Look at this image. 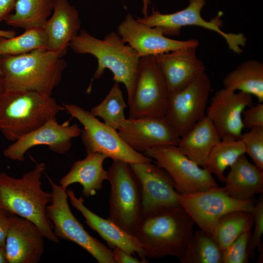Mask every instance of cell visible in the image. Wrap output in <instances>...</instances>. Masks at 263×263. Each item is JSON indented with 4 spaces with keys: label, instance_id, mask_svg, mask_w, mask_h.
Segmentation results:
<instances>
[{
    "label": "cell",
    "instance_id": "6da1fadb",
    "mask_svg": "<svg viewBox=\"0 0 263 263\" xmlns=\"http://www.w3.org/2000/svg\"><path fill=\"white\" fill-rule=\"evenodd\" d=\"M45 169L43 163L19 178L0 172V208L25 218L35 224L44 238L59 243L53 232V224L46 215V208L51 202V192L43 190L41 177Z\"/></svg>",
    "mask_w": 263,
    "mask_h": 263
},
{
    "label": "cell",
    "instance_id": "7a4b0ae2",
    "mask_svg": "<svg viewBox=\"0 0 263 263\" xmlns=\"http://www.w3.org/2000/svg\"><path fill=\"white\" fill-rule=\"evenodd\" d=\"M195 223L181 207L142 219L133 235L147 258L172 256L180 260L193 233Z\"/></svg>",
    "mask_w": 263,
    "mask_h": 263
},
{
    "label": "cell",
    "instance_id": "3957f363",
    "mask_svg": "<svg viewBox=\"0 0 263 263\" xmlns=\"http://www.w3.org/2000/svg\"><path fill=\"white\" fill-rule=\"evenodd\" d=\"M63 56L46 48L0 57L6 90H32L52 95L67 66Z\"/></svg>",
    "mask_w": 263,
    "mask_h": 263
},
{
    "label": "cell",
    "instance_id": "277c9868",
    "mask_svg": "<svg viewBox=\"0 0 263 263\" xmlns=\"http://www.w3.org/2000/svg\"><path fill=\"white\" fill-rule=\"evenodd\" d=\"M69 46L75 53L91 54L96 58L97 67L94 78H100L104 71L109 69L113 74V80L125 85L130 104L141 57L117 32H111L100 39L85 30H80Z\"/></svg>",
    "mask_w": 263,
    "mask_h": 263
},
{
    "label": "cell",
    "instance_id": "5b68a950",
    "mask_svg": "<svg viewBox=\"0 0 263 263\" xmlns=\"http://www.w3.org/2000/svg\"><path fill=\"white\" fill-rule=\"evenodd\" d=\"M64 109L52 95L32 90H6L0 101V131L15 141L49 120L56 119Z\"/></svg>",
    "mask_w": 263,
    "mask_h": 263
},
{
    "label": "cell",
    "instance_id": "8992f818",
    "mask_svg": "<svg viewBox=\"0 0 263 263\" xmlns=\"http://www.w3.org/2000/svg\"><path fill=\"white\" fill-rule=\"evenodd\" d=\"M107 180L111 186L108 218L133 235L142 220V203L139 184L130 164L113 160Z\"/></svg>",
    "mask_w": 263,
    "mask_h": 263
},
{
    "label": "cell",
    "instance_id": "52a82bcc",
    "mask_svg": "<svg viewBox=\"0 0 263 263\" xmlns=\"http://www.w3.org/2000/svg\"><path fill=\"white\" fill-rule=\"evenodd\" d=\"M62 106L72 118L83 126L80 136L87 154L100 153L113 160L130 164L152 162L151 158L130 147L117 130L100 121L90 112L76 104L64 103Z\"/></svg>",
    "mask_w": 263,
    "mask_h": 263
},
{
    "label": "cell",
    "instance_id": "ba28073f",
    "mask_svg": "<svg viewBox=\"0 0 263 263\" xmlns=\"http://www.w3.org/2000/svg\"><path fill=\"white\" fill-rule=\"evenodd\" d=\"M51 187V204L46 215L53 224V232L59 239L73 242L87 251L99 263H115L112 249L92 236L72 212L66 189L46 176Z\"/></svg>",
    "mask_w": 263,
    "mask_h": 263
},
{
    "label": "cell",
    "instance_id": "9c48e42d",
    "mask_svg": "<svg viewBox=\"0 0 263 263\" xmlns=\"http://www.w3.org/2000/svg\"><path fill=\"white\" fill-rule=\"evenodd\" d=\"M188 1L187 7L176 12L162 14L153 9L150 15L136 19L148 26L159 28L168 37L179 36L181 29L185 26L201 27L221 36L229 49L234 53L238 54L242 53V47L245 46L246 38L243 33H226L221 29L222 23L220 17L222 13H219L210 20L207 21L201 14L206 3V0H188Z\"/></svg>",
    "mask_w": 263,
    "mask_h": 263
},
{
    "label": "cell",
    "instance_id": "30bf717a",
    "mask_svg": "<svg viewBox=\"0 0 263 263\" xmlns=\"http://www.w3.org/2000/svg\"><path fill=\"white\" fill-rule=\"evenodd\" d=\"M169 93L154 56L140 59L129 118L165 116Z\"/></svg>",
    "mask_w": 263,
    "mask_h": 263
},
{
    "label": "cell",
    "instance_id": "8fae6325",
    "mask_svg": "<svg viewBox=\"0 0 263 263\" xmlns=\"http://www.w3.org/2000/svg\"><path fill=\"white\" fill-rule=\"evenodd\" d=\"M176 197L195 224L211 236L215 225L223 215L237 210L252 212L255 205L252 200L244 201L232 198L223 187L219 186L190 193L176 191Z\"/></svg>",
    "mask_w": 263,
    "mask_h": 263
},
{
    "label": "cell",
    "instance_id": "7c38bea8",
    "mask_svg": "<svg viewBox=\"0 0 263 263\" xmlns=\"http://www.w3.org/2000/svg\"><path fill=\"white\" fill-rule=\"evenodd\" d=\"M143 154L155 160L156 164L167 171L179 193H193L219 186L206 168L191 160L176 146L153 148Z\"/></svg>",
    "mask_w": 263,
    "mask_h": 263
},
{
    "label": "cell",
    "instance_id": "4fadbf2b",
    "mask_svg": "<svg viewBox=\"0 0 263 263\" xmlns=\"http://www.w3.org/2000/svg\"><path fill=\"white\" fill-rule=\"evenodd\" d=\"M211 88V80L205 72L169 94L165 117L180 137L206 116Z\"/></svg>",
    "mask_w": 263,
    "mask_h": 263
},
{
    "label": "cell",
    "instance_id": "5bb4252c",
    "mask_svg": "<svg viewBox=\"0 0 263 263\" xmlns=\"http://www.w3.org/2000/svg\"><path fill=\"white\" fill-rule=\"evenodd\" d=\"M130 165L140 188L142 219L166 209L181 207L173 181L162 167L152 162Z\"/></svg>",
    "mask_w": 263,
    "mask_h": 263
},
{
    "label": "cell",
    "instance_id": "9a60e30c",
    "mask_svg": "<svg viewBox=\"0 0 263 263\" xmlns=\"http://www.w3.org/2000/svg\"><path fill=\"white\" fill-rule=\"evenodd\" d=\"M81 131L77 124L70 125V120L60 124L56 119H52L14 141L3 151V155L12 160L23 161L26 152L39 145L47 146L50 150L64 154L69 151L72 140L79 136Z\"/></svg>",
    "mask_w": 263,
    "mask_h": 263
},
{
    "label": "cell",
    "instance_id": "2e32d148",
    "mask_svg": "<svg viewBox=\"0 0 263 263\" xmlns=\"http://www.w3.org/2000/svg\"><path fill=\"white\" fill-rule=\"evenodd\" d=\"M117 31L124 42L135 50L141 57L155 56L187 47H198L199 44L195 39L178 40L168 37L159 28L148 26L130 14L118 25Z\"/></svg>",
    "mask_w": 263,
    "mask_h": 263
},
{
    "label": "cell",
    "instance_id": "e0dca14e",
    "mask_svg": "<svg viewBox=\"0 0 263 263\" xmlns=\"http://www.w3.org/2000/svg\"><path fill=\"white\" fill-rule=\"evenodd\" d=\"M252 105L251 95L224 88L216 92L212 97L206 115L212 121L221 139H239L244 128L243 112Z\"/></svg>",
    "mask_w": 263,
    "mask_h": 263
},
{
    "label": "cell",
    "instance_id": "ac0fdd59",
    "mask_svg": "<svg viewBox=\"0 0 263 263\" xmlns=\"http://www.w3.org/2000/svg\"><path fill=\"white\" fill-rule=\"evenodd\" d=\"M117 131L130 147L140 153L158 147L177 146L180 139L165 116L129 118Z\"/></svg>",
    "mask_w": 263,
    "mask_h": 263
},
{
    "label": "cell",
    "instance_id": "d6986e66",
    "mask_svg": "<svg viewBox=\"0 0 263 263\" xmlns=\"http://www.w3.org/2000/svg\"><path fill=\"white\" fill-rule=\"evenodd\" d=\"M44 238L35 224L10 213L5 246L7 263H38L44 251Z\"/></svg>",
    "mask_w": 263,
    "mask_h": 263
},
{
    "label": "cell",
    "instance_id": "ffe728a7",
    "mask_svg": "<svg viewBox=\"0 0 263 263\" xmlns=\"http://www.w3.org/2000/svg\"><path fill=\"white\" fill-rule=\"evenodd\" d=\"M190 46L154 56L164 76L169 94L186 87L206 72L203 61Z\"/></svg>",
    "mask_w": 263,
    "mask_h": 263
},
{
    "label": "cell",
    "instance_id": "44dd1931",
    "mask_svg": "<svg viewBox=\"0 0 263 263\" xmlns=\"http://www.w3.org/2000/svg\"><path fill=\"white\" fill-rule=\"evenodd\" d=\"M71 205L81 212L85 223L95 231L112 248L116 247L135 255L137 254L143 263H148L140 244L135 237L127 232L109 218H102L93 212L84 204L82 197H77L73 190L66 189Z\"/></svg>",
    "mask_w": 263,
    "mask_h": 263
},
{
    "label": "cell",
    "instance_id": "7402d4cb",
    "mask_svg": "<svg viewBox=\"0 0 263 263\" xmlns=\"http://www.w3.org/2000/svg\"><path fill=\"white\" fill-rule=\"evenodd\" d=\"M81 21L77 9L67 0H55L51 17L43 27L48 41V49L66 53L71 41L78 34Z\"/></svg>",
    "mask_w": 263,
    "mask_h": 263
},
{
    "label": "cell",
    "instance_id": "603a6c76",
    "mask_svg": "<svg viewBox=\"0 0 263 263\" xmlns=\"http://www.w3.org/2000/svg\"><path fill=\"white\" fill-rule=\"evenodd\" d=\"M225 177L224 189L232 198L251 201L253 196L263 192V170L250 163L245 154L230 167Z\"/></svg>",
    "mask_w": 263,
    "mask_h": 263
},
{
    "label": "cell",
    "instance_id": "cb8c5ba5",
    "mask_svg": "<svg viewBox=\"0 0 263 263\" xmlns=\"http://www.w3.org/2000/svg\"><path fill=\"white\" fill-rule=\"evenodd\" d=\"M86 157L75 161L69 171L59 180V185L67 188L75 183L82 187V194L89 198L103 188L107 180V171L103 168L106 156L100 153L87 154Z\"/></svg>",
    "mask_w": 263,
    "mask_h": 263
},
{
    "label": "cell",
    "instance_id": "d4e9b609",
    "mask_svg": "<svg viewBox=\"0 0 263 263\" xmlns=\"http://www.w3.org/2000/svg\"><path fill=\"white\" fill-rule=\"evenodd\" d=\"M220 140L212 121L206 115L180 137L177 147L191 160L205 168L211 150Z\"/></svg>",
    "mask_w": 263,
    "mask_h": 263
},
{
    "label": "cell",
    "instance_id": "484cf974",
    "mask_svg": "<svg viewBox=\"0 0 263 263\" xmlns=\"http://www.w3.org/2000/svg\"><path fill=\"white\" fill-rule=\"evenodd\" d=\"M225 88L242 92L263 102V64L256 60L244 61L224 78Z\"/></svg>",
    "mask_w": 263,
    "mask_h": 263
},
{
    "label": "cell",
    "instance_id": "4316f807",
    "mask_svg": "<svg viewBox=\"0 0 263 263\" xmlns=\"http://www.w3.org/2000/svg\"><path fill=\"white\" fill-rule=\"evenodd\" d=\"M55 0H17L15 12L5 20L15 28H43L52 14Z\"/></svg>",
    "mask_w": 263,
    "mask_h": 263
},
{
    "label": "cell",
    "instance_id": "83f0119b",
    "mask_svg": "<svg viewBox=\"0 0 263 263\" xmlns=\"http://www.w3.org/2000/svg\"><path fill=\"white\" fill-rule=\"evenodd\" d=\"M244 154L245 149L241 139L231 137L222 138L211 150L205 168L219 180L224 183L225 170Z\"/></svg>",
    "mask_w": 263,
    "mask_h": 263
},
{
    "label": "cell",
    "instance_id": "f1b7e54d",
    "mask_svg": "<svg viewBox=\"0 0 263 263\" xmlns=\"http://www.w3.org/2000/svg\"><path fill=\"white\" fill-rule=\"evenodd\" d=\"M253 225L252 212L242 210L229 212L218 220L211 236L223 250L242 233L251 229Z\"/></svg>",
    "mask_w": 263,
    "mask_h": 263
},
{
    "label": "cell",
    "instance_id": "f546056e",
    "mask_svg": "<svg viewBox=\"0 0 263 263\" xmlns=\"http://www.w3.org/2000/svg\"><path fill=\"white\" fill-rule=\"evenodd\" d=\"M179 260L181 263H223V250L211 235L198 230Z\"/></svg>",
    "mask_w": 263,
    "mask_h": 263
},
{
    "label": "cell",
    "instance_id": "4dcf8cb0",
    "mask_svg": "<svg viewBox=\"0 0 263 263\" xmlns=\"http://www.w3.org/2000/svg\"><path fill=\"white\" fill-rule=\"evenodd\" d=\"M127 107L119 83L115 82L102 101L93 107L91 113L101 118L104 123L117 130L127 118L125 110Z\"/></svg>",
    "mask_w": 263,
    "mask_h": 263
},
{
    "label": "cell",
    "instance_id": "1f68e13d",
    "mask_svg": "<svg viewBox=\"0 0 263 263\" xmlns=\"http://www.w3.org/2000/svg\"><path fill=\"white\" fill-rule=\"evenodd\" d=\"M43 48H48L43 28H28L17 37L0 40V57L22 55Z\"/></svg>",
    "mask_w": 263,
    "mask_h": 263
},
{
    "label": "cell",
    "instance_id": "d6a6232c",
    "mask_svg": "<svg viewBox=\"0 0 263 263\" xmlns=\"http://www.w3.org/2000/svg\"><path fill=\"white\" fill-rule=\"evenodd\" d=\"M239 139L244 144L245 153L256 166L263 170V126L254 127L242 133Z\"/></svg>",
    "mask_w": 263,
    "mask_h": 263
},
{
    "label": "cell",
    "instance_id": "836d02e7",
    "mask_svg": "<svg viewBox=\"0 0 263 263\" xmlns=\"http://www.w3.org/2000/svg\"><path fill=\"white\" fill-rule=\"evenodd\" d=\"M251 229L242 233L232 243L223 250V263L248 262L247 247L251 236Z\"/></svg>",
    "mask_w": 263,
    "mask_h": 263
},
{
    "label": "cell",
    "instance_id": "e575fe53",
    "mask_svg": "<svg viewBox=\"0 0 263 263\" xmlns=\"http://www.w3.org/2000/svg\"><path fill=\"white\" fill-rule=\"evenodd\" d=\"M253 217L254 232L251 236L247 247L249 258H252L255 250L263 246L262 236L263 233V198L260 196L254 205L252 211Z\"/></svg>",
    "mask_w": 263,
    "mask_h": 263
},
{
    "label": "cell",
    "instance_id": "d590c367",
    "mask_svg": "<svg viewBox=\"0 0 263 263\" xmlns=\"http://www.w3.org/2000/svg\"><path fill=\"white\" fill-rule=\"evenodd\" d=\"M242 121L244 128L248 130L263 126V103L245 109L242 113Z\"/></svg>",
    "mask_w": 263,
    "mask_h": 263
},
{
    "label": "cell",
    "instance_id": "8d00e7d4",
    "mask_svg": "<svg viewBox=\"0 0 263 263\" xmlns=\"http://www.w3.org/2000/svg\"><path fill=\"white\" fill-rule=\"evenodd\" d=\"M112 252L115 263H143L140 259L118 247H113Z\"/></svg>",
    "mask_w": 263,
    "mask_h": 263
},
{
    "label": "cell",
    "instance_id": "74e56055",
    "mask_svg": "<svg viewBox=\"0 0 263 263\" xmlns=\"http://www.w3.org/2000/svg\"><path fill=\"white\" fill-rule=\"evenodd\" d=\"M10 226V213L0 208V247L5 249L6 236Z\"/></svg>",
    "mask_w": 263,
    "mask_h": 263
},
{
    "label": "cell",
    "instance_id": "f35d334b",
    "mask_svg": "<svg viewBox=\"0 0 263 263\" xmlns=\"http://www.w3.org/2000/svg\"><path fill=\"white\" fill-rule=\"evenodd\" d=\"M17 0H0V22L5 21L14 9Z\"/></svg>",
    "mask_w": 263,
    "mask_h": 263
},
{
    "label": "cell",
    "instance_id": "ab89813d",
    "mask_svg": "<svg viewBox=\"0 0 263 263\" xmlns=\"http://www.w3.org/2000/svg\"><path fill=\"white\" fill-rule=\"evenodd\" d=\"M16 36V32L14 30H0V40L2 38H10Z\"/></svg>",
    "mask_w": 263,
    "mask_h": 263
},
{
    "label": "cell",
    "instance_id": "60d3db41",
    "mask_svg": "<svg viewBox=\"0 0 263 263\" xmlns=\"http://www.w3.org/2000/svg\"><path fill=\"white\" fill-rule=\"evenodd\" d=\"M150 4V0H142V14L143 17L148 16L149 6Z\"/></svg>",
    "mask_w": 263,
    "mask_h": 263
},
{
    "label": "cell",
    "instance_id": "b9f144b4",
    "mask_svg": "<svg viewBox=\"0 0 263 263\" xmlns=\"http://www.w3.org/2000/svg\"><path fill=\"white\" fill-rule=\"evenodd\" d=\"M6 91V88L2 78L0 77V101Z\"/></svg>",
    "mask_w": 263,
    "mask_h": 263
},
{
    "label": "cell",
    "instance_id": "7bdbcfd3",
    "mask_svg": "<svg viewBox=\"0 0 263 263\" xmlns=\"http://www.w3.org/2000/svg\"><path fill=\"white\" fill-rule=\"evenodd\" d=\"M5 249L0 247V263H7Z\"/></svg>",
    "mask_w": 263,
    "mask_h": 263
},
{
    "label": "cell",
    "instance_id": "ee69618b",
    "mask_svg": "<svg viewBox=\"0 0 263 263\" xmlns=\"http://www.w3.org/2000/svg\"><path fill=\"white\" fill-rule=\"evenodd\" d=\"M2 77V71H1L0 66V77Z\"/></svg>",
    "mask_w": 263,
    "mask_h": 263
}]
</instances>
